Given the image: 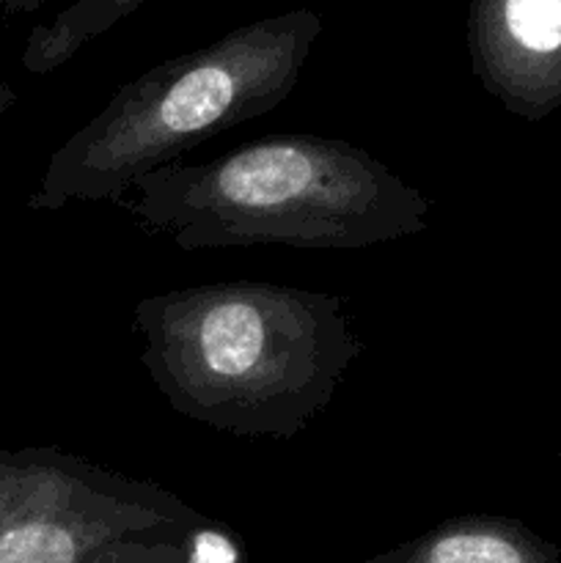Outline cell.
Instances as JSON below:
<instances>
[{
  "mask_svg": "<svg viewBox=\"0 0 561 563\" xmlns=\"http://www.w3.org/2000/svg\"><path fill=\"white\" fill-rule=\"evenodd\" d=\"M135 333L143 368L179 416L245 440L297 438L363 352L346 300L267 280L143 297Z\"/></svg>",
  "mask_w": 561,
  "mask_h": 563,
  "instance_id": "obj_1",
  "label": "cell"
},
{
  "mask_svg": "<svg viewBox=\"0 0 561 563\" xmlns=\"http://www.w3.org/2000/svg\"><path fill=\"white\" fill-rule=\"evenodd\" d=\"M121 207L182 251H363L421 234L429 198L355 143L284 132L132 181Z\"/></svg>",
  "mask_w": 561,
  "mask_h": 563,
  "instance_id": "obj_2",
  "label": "cell"
},
{
  "mask_svg": "<svg viewBox=\"0 0 561 563\" xmlns=\"http://www.w3.org/2000/svg\"><path fill=\"white\" fill-rule=\"evenodd\" d=\"M322 33L311 9L253 20L124 82L53 154L33 209L121 201L132 181L198 143L278 108Z\"/></svg>",
  "mask_w": 561,
  "mask_h": 563,
  "instance_id": "obj_3",
  "label": "cell"
},
{
  "mask_svg": "<svg viewBox=\"0 0 561 563\" xmlns=\"http://www.w3.org/2000/svg\"><path fill=\"white\" fill-rule=\"evenodd\" d=\"M201 511L55 449L0 454V563H179Z\"/></svg>",
  "mask_w": 561,
  "mask_h": 563,
  "instance_id": "obj_4",
  "label": "cell"
},
{
  "mask_svg": "<svg viewBox=\"0 0 561 563\" xmlns=\"http://www.w3.org/2000/svg\"><path fill=\"white\" fill-rule=\"evenodd\" d=\"M468 49L490 93L522 102L542 71L561 66V0H473Z\"/></svg>",
  "mask_w": 561,
  "mask_h": 563,
  "instance_id": "obj_5",
  "label": "cell"
},
{
  "mask_svg": "<svg viewBox=\"0 0 561 563\" xmlns=\"http://www.w3.org/2000/svg\"><path fill=\"white\" fill-rule=\"evenodd\" d=\"M363 563H550L537 539L495 517H451Z\"/></svg>",
  "mask_w": 561,
  "mask_h": 563,
  "instance_id": "obj_6",
  "label": "cell"
},
{
  "mask_svg": "<svg viewBox=\"0 0 561 563\" xmlns=\"http://www.w3.org/2000/svg\"><path fill=\"white\" fill-rule=\"evenodd\" d=\"M44 3H50V0H44ZM143 3L146 0H77L69 9L61 11L50 25L33 27L22 64L36 75L58 69L82 44L102 36L116 22L141 9Z\"/></svg>",
  "mask_w": 561,
  "mask_h": 563,
  "instance_id": "obj_7",
  "label": "cell"
},
{
  "mask_svg": "<svg viewBox=\"0 0 561 563\" xmlns=\"http://www.w3.org/2000/svg\"><path fill=\"white\" fill-rule=\"evenodd\" d=\"M179 563H248V553L240 533L231 531L226 522L201 517L187 531Z\"/></svg>",
  "mask_w": 561,
  "mask_h": 563,
  "instance_id": "obj_8",
  "label": "cell"
},
{
  "mask_svg": "<svg viewBox=\"0 0 561 563\" xmlns=\"http://www.w3.org/2000/svg\"><path fill=\"white\" fill-rule=\"evenodd\" d=\"M44 5V0H0V16L3 14H22Z\"/></svg>",
  "mask_w": 561,
  "mask_h": 563,
  "instance_id": "obj_9",
  "label": "cell"
}]
</instances>
